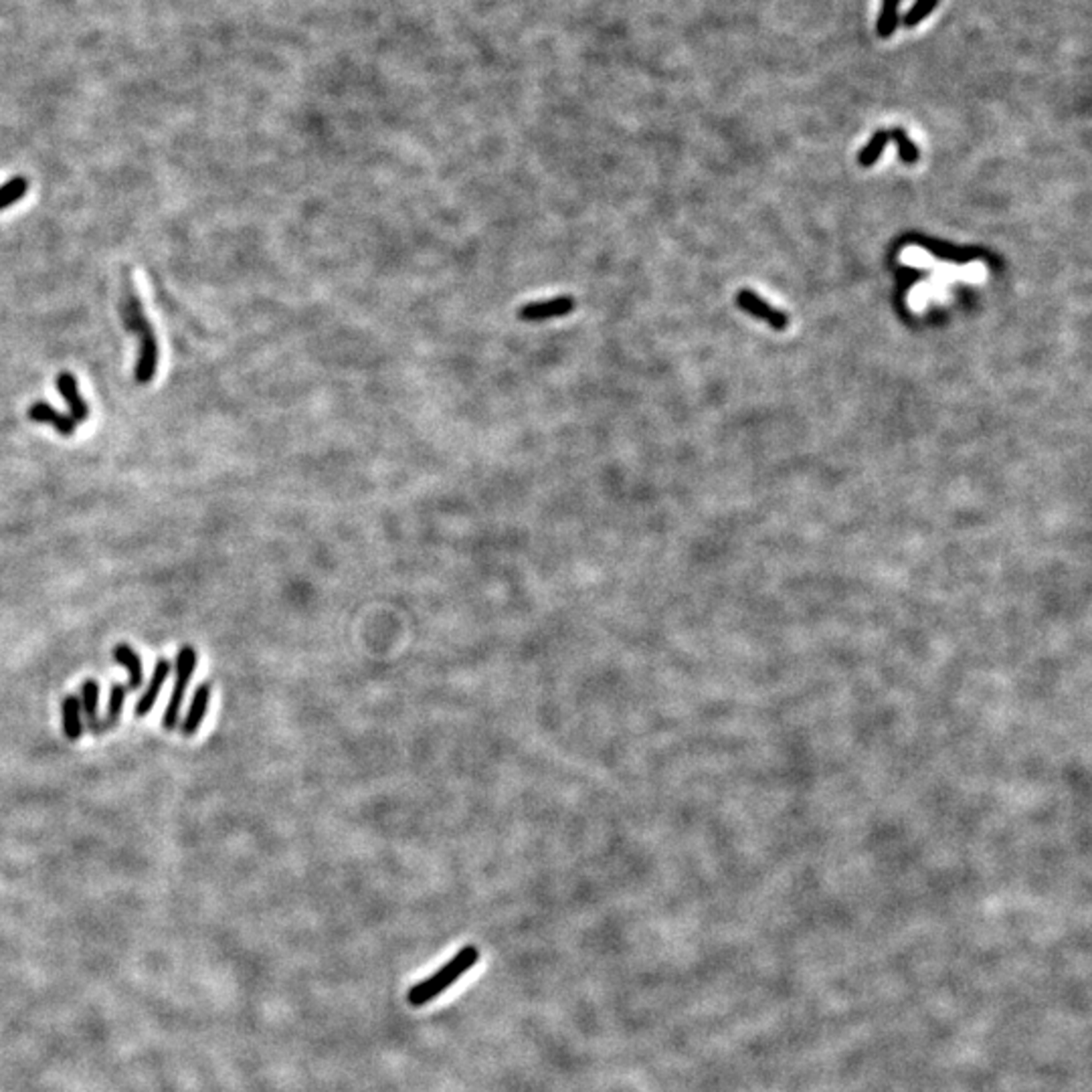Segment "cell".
Instances as JSON below:
<instances>
[{
	"instance_id": "obj_1",
	"label": "cell",
	"mask_w": 1092,
	"mask_h": 1092,
	"mask_svg": "<svg viewBox=\"0 0 1092 1092\" xmlns=\"http://www.w3.org/2000/svg\"><path fill=\"white\" fill-rule=\"evenodd\" d=\"M119 318L126 330L136 338L138 342V357L134 365V381L136 385H150L158 373L160 363V346L156 338V330L148 318L142 297L134 288L132 275L124 272L122 275V292H119Z\"/></svg>"
},
{
	"instance_id": "obj_2",
	"label": "cell",
	"mask_w": 1092,
	"mask_h": 1092,
	"mask_svg": "<svg viewBox=\"0 0 1092 1092\" xmlns=\"http://www.w3.org/2000/svg\"><path fill=\"white\" fill-rule=\"evenodd\" d=\"M478 961H480V949L476 945L462 947L442 969H437L434 975L413 985V988L407 991L409 1005H413V1008H423V1005L434 1002L435 997L442 996L445 989H450L458 980H462V977L473 965H476Z\"/></svg>"
},
{
	"instance_id": "obj_3",
	"label": "cell",
	"mask_w": 1092,
	"mask_h": 1092,
	"mask_svg": "<svg viewBox=\"0 0 1092 1092\" xmlns=\"http://www.w3.org/2000/svg\"><path fill=\"white\" fill-rule=\"evenodd\" d=\"M196 668V650L193 645H182L179 656H176V682L173 692H170L168 704L165 716H162V727L166 730H173L179 725L181 719V708L182 702L187 698V690L190 680H193V673Z\"/></svg>"
},
{
	"instance_id": "obj_4",
	"label": "cell",
	"mask_w": 1092,
	"mask_h": 1092,
	"mask_svg": "<svg viewBox=\"0 0 1092 1092\" xmlns=\"http://www.w3.org/2000/svg\"><path fill=\"white\" fill-rule=\"evenodd\" d=\"M574 306H577V302H574L571 296H558V297H550V300H546V302L528 304V306L520 308L519 318L522 322L555 320V318H563L566 314H571Z\"/></svg>"
},
{
	"instance_id": "obj_5",
	"label": "cell",
	"mask_w": 1092,
	"mask_h": 1092,
	"mask_svg": "<svg viewBox=\"0 0 1092 1092\" xmlns=\"http://www.w3.org/2000/svg\"><path fill=\"white\" fill-rule=\"evenodd\" d=\"M55 385H57V391L61 393L63 401L67 403L69 415L73 417L77 423L88 421L89 419V405H88V401L83 399V395L80 391V385H77L75 374H71V373L57 374Z\"/></svg>"
},
{
	"instance_id": "obj_6",
	"label": "cell",
	"mask_w": 1092,
	"mask_h": 1092,
	"mask_svg": "<svg viewBox=\"0 0 1092 1092\" xmlns=\"http://www.w3.org/2000/svg\"><path fill=\"white\" fill-rule=\"evenodd\" d=\"M28 419L35 423L53 425V429L63 437H73L77 425H80L69 413H59V411L45 401L33 403L31 409H28Z\"/></svg>"
},
{
	"instance_id": "obj_7",
	"label": "cell",
	"mask_w": 1092,
	"mask_h": 1092,
	"mask_svg": "<svg viewBox=\"0 0 1092 1092\" xmlns=\"http://www.w3.org/2000/svg\"><path fill=\"white\" fill-rule=\"evenodd\" d=\"M168 676H170V662H168L166 658H158V662H156V665H154L150 684H148L144 694H142V696L136 702V706H134V716H136V719H144V716L150 714V711L156 706V700H158V696H160L162 686H165Z\"/></svg>"
},
{
	"instance_id": "obj_8",
	"label": "cell",
	"mask_w": 1092,
	"mask_h": 1092,
	"mask_svg": "<svg viewBox=\"0 0 1092 1092\" xmlns=\"http://www.w3.org/2000/svg\"><path fill=\"white\" fill-rule=\"evenodd\" d=\"M211 682H203L201 686L195 690L193 702H190L187 716H184L182 725H181V733L184 739H190V736H195L198 733V728H201L204 716L209 712V704H211Z\"/></svg>"
},
{
	"instance_id": "obj_9",
	"label": "cell",
	"mask_w": 1092,
	"mask_h": 1092,
	"mask_svg": "<svg viewBox=\"0 0 1092 1092\" xmlns=\"http://www.w3.org/2000/svg\"><path fill=\"white\" fill-rule=\"evenodd\" d=\"M736 302H739V306L744 311H749V314H753L757 318H763V320H767L775 330H783L787 328V324H789V318H787L783 311L769 306L767 302L761 300L757 294L749 292V289H742L739 297H736Z\"/></svg>"
},
{
	"instance_id": "obj_10",
	"label": "cell",
	"mask_w": 1092,
	"mask_h": 1092,
	"mask_svg": "<svg viewBox=\"0 0 1092 1092\" xmlns=\"http://www.w3.org/2000/svg\"><path fill=\"white\" fill-rule=\"evenodd\" d=\"M113 659H116V664L124 665L127 670V676H130V682H127V692H134L142 688L144 684V668H142V659L138 656V651L132 648L130 643H118L116 648H113Z\"/></svg>"
},
{
	"instance_id": "obj_11",
	"label": "cell",
	"mask_w": 1092,
	"mask_h": 1092,
	"mask_svg": "<svg viewBox=\"0 0 1092 1092\" xmlns=\"http://www.w3.org/2000/svg\"><path fill=\"white\" fill-rule=\"evenodd\" d=\"M61 712H63V733H65L67 741H71V742L80 741L81 734H83L81 702L77 700L73 694H69V696L63 698Z\"/></svg>"
},
{
	"instance_id": "obj_12",
	"label": "cell",
	"mask_w": 1092,
	"mask_h": 1092,
	"mask_svg": "<svg viewBox=\"0 0 1092 1092\" xmlns=\"http://www.w3.org/2000/svg\"><path fill=\"white\" fill-rule=\"evenodd\" d=\"M97 702H99V684L96 680H85L81 686V706L88 727L99 734V719H97Z\"/></svg>"
},
{
	"instance_id": "obj_13",
	"label": "cell",
	"mask_w": 1092,
	"mask_h": 1092,
	"mask_svg": "<svg viewBox=\"0 0 1092 1092\" xmlns=\"http://www.w3.org/2000/svg\"><path fill=\"white\" fill-rule=\"evenodd\" d=\"M126 694H127V688L124 684H112L108 712H105V719L99 722V733H104V730L116 727L118 720L122 719L124 704H126Z\"/></svg>"
},
{
	"instance_id": "obj_14",
	"label": "cell",
	"mask_w": 1092,
	"mask_h": 1092,
	"mask_svg": "<svg viewBox=\"0 0 1092 1092\" xmlns=\"http://www.w3.org/2000/svg\"><path fill=\"white\" fill-rule=\"evenodd\" d=\"M903 0H882V9L881 14H878V23H876V33L878 37L888 39L895 35V31L898 28V6Z\"/></svg>"
},
{
	"instance_id": "obj_15",
	"label": "cell",
	"mask_w": 1092,
	"mask_h": 1092,
	"mask_svg": "<svg viewBox=\"0 0 1092 1092\" xmlns=\"http://www.w3.org/2000/svg\"><path fill=\"white\" fill-rule=\"evenodd\" d=\"M28 187H31V182L25 176H14V179L0 184V211L17 204L28 193Z\"/></svg>"
},
{
	"instance_id": "obj_16",
	"label": "cell",
	"mask_w": 1092,
	"mask_h": 1092,
	"mask_svg": "<svg viewBox=\"0 0 1092 1092\" xmlns=\"http://www.w3.org/2000/svg\"><path fill=\"white\" fill-rule=\"evenodd\" d=\"M890 142V134L886 130H878L874 134V138L870 140V144L866 148H862L860 156H857V162H860L862 166H872L874 162L881 158L882 150L886 148V144Z\"/></svg>"
},
{
	"instance_id": "obj_17",
	"label": "cell",
	"mask_w": 1092,
	"mask_h": 1092,
	"mask_svg": "<svg viewBox=\"0 0 1092 1092\" xmlns=\"http://www.w3.org/2000/svg\"><path fill=\"white\" fill-rule=\"evenodd\" d=\"M888 134H890V138L896 142L898 154H900V158H903V162H906V165H914V162L919 160V148L914 142H911L909 134H906L903 127H895V130H890Z\"/></svg>"
},
{
	"instance_id": "obj_18",
	"label": "cell",
	"mask_w": 1092,
	"mask_h": 1092,
	"mask_svg": "<svg viewBox=\"0 0 1092 1092\" xmlns=\"http://www.w3.org/2000/svg\"><path fill=\"white\" fill-rule=\"evenodd\" d=\"M937 4H939V0H914L912 9L904 14L903 25L906 28H914L917 25H920L928 14L937 9Z\"/></svg>"
},
{
	"instance_id": "obj_19",
	"label": "cell",
	"mask_w": 1092,
	"mask_h": 1092,
	"mask_svg": "<svg viewBox=\"0 0 1092 1092\" xmlns=\"http://www.w3.org/2000/svg\"><path fill=\"white\" fill-rule=\"evenodd\" d=\"M923 245L927 247V250H931V253H934V255H937V258H942V259L969 261V259L977 258V253H965V251H961V250H955V247L942 245V243H939V241H923Z\"/></svg>"
}]
</instances>
